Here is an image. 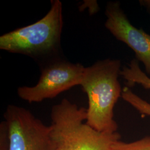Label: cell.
I'll use <instances>...</instances> for the list:
<instances>
[{"label":"cell","mask_w":150,"mask_h":150,"mask_svg":"<svg viewBox=\"0 0 150 150\" xmlns=\"http://www.w3.org/2000/svg\"><path fill=\"white\" fill-rule=\"evenodd\" d=\"M113 150H150V136L130 143L121 141Z\"/></svg>","instance_id":"9"},{"label":"cell","mask_w":150,"mask_h":150,"mask_svg":"<svg viewBox=\"0 0 150 150\" xmlns=\"http://www.w3.org/2000/svg\"><path fill=\"white\" fill-rule=\"evenodd\" d=\"M105 15V27L117 40L133 50L136 59L143 64L146 74L150 75V35L133 26L119 1L107 2Z\"/></svg>","instance_id":"6"},{"label":"cell","mask_w":150,"mask_h":150,"mask_svg":"<svg viewBox=\"0 0 150 150\" xmlns=\"http://www.w3.org/2000/svg\"><path fill=\"white\" fill-rule=\"evenodd\" d=\"M121 70V61L111 59L97 61L85 69L80 86L88 97L86 123L101 133L114 134L118 129L113 110L122 92Z\"/></svg>","instance_id":"1"},{"label":"cell","mask_w":150,"mask_h":150,"mask_svg":"<svg viewBox=\"0 0 150 150\" xmlns=\"http://www.w3.org/2000/svg\"><path fill=\"white\" fill-rule=\"evenodd\" d=\"M139 4L150 13V0H139Z\"/></svg>","instance_id":"11"},{"label":"cell","mask_w":150,"mask_h":150,"mask_svg":"<svg viewBox=\"0 0 150 150\" xmlns=\"http://www.w3.org/2000/svg\"><path fill=\"white\" fill-rule=\"evenodd\" d=\"M87 109L66 98L51 112V134L56 150H113L121 142V135L101 133L86 123Z\"/></svg>","instance_id":"2"},{"label":"cell","mask_w":150,"mask_h":150,"mask_svg":"<svg viewBox=\"0 0 150 150\" xmlns=\"http://www.w3.org/2000/svg\"><path fill=\"white\" fill-rule=\"evenodd\" d=\"M10 150H56L50 126L25 108L8 105L4 113Z\"/></svg>","instance_id":"5"},{"label":"cell","mask_w":150,"mask_h":150,"mask_svg":"<svg viewBox=\"0 0 150 150\" xmlns=\"http://www.w3.org/2000/svg\"><path fill=\"white\" fill-rule=\"evenodd\" d=\"M85 69V67L79 63L51 60L42 69L38 83L34 86L20 87L17 94L29 103L53 98L74 86L80 85Z\"/></svg>","instance_id":"4"},{"label":"cell","mask_w":150,"mask_h":150,"mask_svg":"<svg viewBox=\"0 0 150 150\" xmlns=\"http://www.w3.org/2000/svg\"><path fill=\"white\" fill-rule=\"evenodd\" d=\"M121 97L137 110L141 115L150 116V103L135 94L130 88L125 87Z\"/></svg>","instance_id":"8"},{"label":"cell","mask_w":150,"mask_h":150,"mask_svg":"<svg viewBox=\"0 0 150 150\" xmlns=\"http://www.w3.org/2000/svg\"><path fill=\"white\" fill-rule=\"evenodd\" d=\"M0 150H10L8 130L5 121L0 124Z\"/></svg>","instance_id":"10"},{"label":"cell","mask_w":150,"mask_h":150,"mask_svg":"<svg viewBox=\"0 0 150 150\" xmlns=\"http://www.w3.org/2000/svg\"><path fill=\"white\" fill-rule=\"evenodd\" d=\"M120 76L126 80V87L130 88L139 84L145 89L150 90V78L141 69L139 62L136 59L131 60L127 66H123Z\"/></svg>","instance_id":"7"},{"label":"cell","mask_w":150,"mask_h":150,"mask_svg":"<svg viewBox=\"0 0 150 150\" xmlns=\"http://www.w3.org/2000/svg\"><path fill=\"white\" fill-rule=\"evenodd\" d=\"M48 13L38 21L0 37V49L35 59L54 56L59 51L64 21L62 5L52 0Z\"/></svg>","instance_id":"3"}]
</instances>
